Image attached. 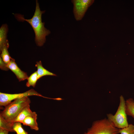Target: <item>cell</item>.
Here are the masks:
<instances>
[{"instance_id": "6da1fadb", "label": "cell", "mask_w": 134, "mask_h": 134, "mask_svg": "<svg viewBox=\"0 0 134 134\" xmlns=\"http://www.w3.org/2000/svg\"><path fill=\"white\" fill-rule=\"evenodd\" d=\"M45 12L40 10L39 4L36 0L35 12L31 19H25L23 15L19 14L15 15L19 20L25 21L30 24L34 32L35 42L39 46L43 45L46 41V36L50 33V31L45 27L44 23L42 21V15Z\"/></svg>"}, {"instance_id": "52a82bcc", "label": "cell", "mask_w": 134, "mask_h": 134, "mask_svg": "<svg viewBox=\"0 0 134 134\" xmlns=\"http://www.w3.org/2000/svg\"><path fill=\"white\" fill-rule=\"evenodd\" d=\"M7 66L14 73L19 81L27 79L29 77L27 73L19 68L14 59H11L10 62L7 65Z\"/></svg>"}, {"instance_id": "277c9868", "label": "cell", "mask_w": 134, "mask_h": 134, "mask_svg": "<svg viewBox=\"0 0 134 134\" xmlns=\"http://www.w3.org/2000/svg\"><path fill=\"white\" fill-rule=\"evenodd\" d=\"M119 129L106 118L94 122L84 134H119Z\"/></svg>"}, {"instance_id": "3957f363", "label": "cell", "mask_w": 134, "mask_h": 134, "mask_svg": "<svg viewBox=\"0 0 134 134\" xmlns=\"http://www.w3.org/2000/svg\"><path fill=\"white\" fill-rule=\"evenodd\" d=\"M107 118L118 129H122L129 125L126 112V100L122 95L120 97V102L117 109L114 115L107 114Z\"/></svg>"}, {"instance_id": "d6986e66", "label": "cell", "mask_w": 134, "mask_h": 134, "mask_svg": "<svg viewBox=\"0 0 134 134\" xmlns=\"http://www.w3.org/2000/svg\"><path fill=\"white\" fill-rule=\"evenodd\" d=\"M9 132L7 130L0 128V134H8Z\"/></svg>"}, {"instance_id": "9c48e42d", "label": "cell", "mask_w": 134, "mask_h": 134, "mask_svg": "<svg viewBox=\"0 0 134 134\" xmlns=\"http://www.w3.org/2000/svg\"><path fill=\"white\" fill-rule=\"evenodd\" d=\"M7 26L6 24L3 25L0 29V49L4 47H9V43L7 39Z\"/></svg>"}, {"instance_id": "8fae6325", "label": "cell", "mask_w": 134, "mask_h": 134, "mask_svg": "<svg viewBox=\"0 0 134 134\" xmlns=\"http://www.w3.org/2000/svg\"><path fill=\"white\" fill-rule=\"evenodd\" d=\"M33 112L30 108V105L25 107L21 111L14 121L15 122H19L22 123L24 119L28 115L31 114Z\"/></svg>"}, {"instance_id": "7c38bea8", "label": "cell", "mask_w": 134, "mask_h": 134, "mask_svg": "<svg viewBox=\"0 0 134 134\" xmlns=\"http://www.w3.org/2000/svg\"><path fill=\"white\" fill-rule=\"evenodd\" d=\"M126 112L127 115L134 118V100L129 98L126 100Z\"/></svg>"}, {"instance_id": "ffe728a7", "label": "cell", "mask_w": 134, "mask_h": 134, "mask_svg": "<svg viewBox=\"0 0 134 134\" xmlns=\"http://www.w3.org/2000/svg\"><path fill=\"white\" fill-rule=\"evenodd\" d=\"M23 134H28V133L25 131V132Z\"/></svg>"}, {"instance_id": "8992f818", "label": "cell", "mask_w": 134, "mask_h": 134, "mask_svg": "<svg viewBox=\"0 0 134 134\" xmlns=\"http://www.w3.org/2000/svg\"><path fill=\"white\" fill-rule=\"evenodd\" d=\"M94 1L92 0H72L73 5V13L75 19L77 21L81 20L88 7Z\"/></svg>"}, {"instance_id": "5bb4252c", "label": "cell", "mask_w": 134, "mask_h": 134, "mask_svg": "<svg viewBox=\"0 0 134 134\" xmlns=\"http://www.w3.org/2000/svg\"><path fill=\"white\" fill-rule=\"evenodd\" d=\"M9 47H5L0 49V57L7 65L10 62L12 58L10 56L8 49Z\"/></svg>"}, {"instance_id": "2e32d148", "label": "cell", "mask_w": 134, "mask_h": 134, "mask_svg": "<svg viewBox=\"0 0 134 134\" xmlns=\"http://www.w3.org/2000/svg\"><path fill=\"white\" fill-rule=\"evenodd\" d=\"M120 134H134V125L129 124L127 126L121 129H119Z\"/></svg>"}, {"instance_id": "9a60e30c", "label": "cell", "mask_w": 134, "mask_h": 134, "mask_svg": "<svg viewBox=\"0 0 134 134\" xmlns=\"http://www.w3.org/2000/svg\"><path fill=\"white\" fill-rule=\"evenodd\" d=\"M38 78L36 71L32 73L27 79V81L26 84L27 87L32 86L34 87Z\"/></svg>"}, {"instance_id": "30bf717a", "label": "cell", "mask_w": 134, "mask_h": 134, "mask_svg": "<svg viewBox=\"0 0 134 134\" xmlns=\"http://www.w3.org/2000/svg\"><path fill=\"white\" fill-rule=\"evenodd\" d=\"M35 66L37 68V70L36 71L39 79L45 76H57L56 74L50 72L44 68L42 66L41 61L36 62Z\"/></svg>"}, {"instance_id": "ba28073f", "label": "cell", "mask_w": 134, "mask_h": 134, "mask_svg": "<svg viewBox=\"0 0 134 134\" xmlns=\"http://www.w3.org/2000/svg\"><path fill=\"white\" fill-rule=\"evenodd\" d=\"M37 115L35 112H33L24 120L22 123L24 125L30 127L31 129L38 131L39 128L37 122Z\"/></svg>"}, {"instance_id": "e0dca14e", "label": "cell", "mask_w": 134, "mask_h": 134, "mask_svg": "<svg viewBox=\"0 0 134 134\" xmlns=\"http://www.w3.org/2000/svg\"><path fill=\"white\" fill-rule=\"evenodd\" d=\"M21 123L19 122H15L13 123V129L17 134H23L25 132L22 128Z\"/></svg>"}, {"instance_id": "4fadbf2b", "label": "cell", "mask_w": 134, "mask_h": 134, "mask_svg": "<svg viewBox=\"0 0 134 134\" xmlns=\"http://www.w3.org/2000/svg\"><path fill=\"white\" fill-rule=\"evenodd\" d=\"M13 123H9L6 121L0 115V128L7 130L9 132H15L13 128Z\"/></svg>"}, {"instance_id": "5b68a950", "label": "cell", "mask_w": 134, "mask_h": 134, "mask_svg": "<svg viewBox=\"0 0 134 134\" xmlns=\"http://www.w3.org/2000/svg\"><path fill=\"white\" fill-rule=\"evenodd\" d=\"M35 96L44 98L43 96L33 89H31L24 92L15 94L0 93V105L5 106L13 100L26 97Z\"/></svg>"}, {"instance_id": "7a4b0ae2", "label": "cell", "mask_w": 134, "mask_h": 134, "mask_svg": "<svg viewBox=\"0 0 134 134\" xmlns=\"http://www.w3.org/2000/svg\"><path fill=\"white\" fill-rule=\"evenodd\" d=\"M31 102L28 97L16 99L5 106L0 115L7 122L13 123L22 110L26 106L30 105Z\"/></svg>"}, {"instance_id": "ac0fdd59", "label": "cell", "mask_w": 134, "mask_h": 134, "mask_svg": "<svg viewBox=\"0 0 134 134\" xmlns=\"http://www.w3.org/2000/svg\"><path fill=\"white\" fill-rule=\"evenodd\" d=\"M0 68L1 69L4 71H8L9 69L7 66V65L4 63L0 57Z\"/></svg>"}]
</instances>
